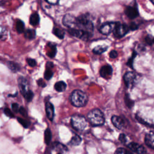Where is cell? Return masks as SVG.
I'll use <instances>...</instances> for the list:
<instances>
[{"mask_svg": "<svg viewBox=\"0 0 154 154\" xmlns=\"http://www.w3.org/2000/svg\"><path fill=\"white\" fill-rule=\"evenodd\" d=\"M70 100L72 104L75 106L81 107L87 104L88 97L84 91L79 90H75L71 93Z\"/></svg>", "mask_w": 154, "mask_h": 154, "instance_id": "6da1fadb", "label": "cell"}, {"mask_svg": "<svg viewBox=\"0 0 154 154\" xmlns=\"http://www.w3.org/2000/svg\"><path fill=\"white\" fill-rule=\"evenodd\" d=\"M76 27L91 34L94 28L93 24L89 19L88 15L85 14H81L76 18Z\"/></svg>", "mask_w": 154, "mask_h": 154, "instance_id": "7a4b0ae2", "label": "cell"}, {"mask_svg": "<svg viewBox=\"0 0 154 154\" xmlns=\"http://www.w3.org/2000/svg\"><path fill=\"white\" fill-rule=\"evenodd\" d=\"M87 119L93 126L102 125L105 122V117L103 112L97 108L91 110L87 114Z\"/></svg>", "mask_w": 154, "mask_h": 154, "instance_id": "3957f363", "label": "cell"}, {"mask_svg": "<svg viewBox=\"0 0 154 154\" xmlns=\"http://www.w3.org/2000/svg\"><path fill=\"white\" fill-rule=\"evenodd\" d=\"M71 124L77 131H84L88 127V122L86 119L79 115H73L71 118Z\"/></svg>", "mask_w": 154, "mask_h": 154, "instance_id": "277c9868", "label": "cell"}, {"mask_svg": "<svg viewBox=\"0 0 154 154\" xmlns=\"http://www.w3.org/2000/svg\"><path fill=\"white\" fill-rule=\"evenodd\" d=\"M129 31V28L127 25L121 24L120 23L117 22L113 31V34L116 37L120 38L126 35Z\"/></svg>", "mask_w": 154, "mask_h": 154, "instance_id": "5b68a950", "label": "cell"}, {"mask_svg": "<svg viewBox=\"0 0 154 154\" xmlns=\"http://www.w3.org/2000/svg\"><path fill=\"white\" fill-rule=\"evenodd\" d=\"M68 31L70 33V34L73 35V37L82 39L84 40H88L92 35L91 34H90L87 32H85L81 29H76V28L69 29Z\"/></svg>", "mask_w": 154, "mask_h": 154, "instance_id": "8992f818", "label": "cell"}, {"mask_svg": "<svg viewBox=\"0 0 154 154\" xmlns=\"http://www.w3.org/2000/svg\"><path fill=\"white\" fill-rule=\"evenodd\" d=\"M117 23L115 22H106L103 23L99 28L100 32L104 35H108L111 32H113Z\"/></svg>", "mask_w": 154, "mask_h": 154, "instance_id": "52a82bcc", "label": "cell"}, {"mask_svg": "<svg viewBox=\"0 0 154 154\" xmlns=\"http://www.w3.org/2000/svg\"><path fill=\"white\" fill-rule=\"evenodd\" d=\"M125 84L128 88H132L137 80V75L132 72H128L126 73L123 77Z\"/></svg>", "mask_w": 154, "mask_h": 154, "instance_id": "ba28073f", "label": "cell"}, {"mask_svg": "<svg viewBox=\"0 0 154 154\" xmlns=\"http://www.w3.org/2000/svg\"><path fill=\"white\" fill-rule=\"evenodd\" d=\"M64 25L68 27L69 29L76 28V18L70 14H66L63 19Z\"/></svg>", "mask_w": 154, "mask_h": 154, "instance_id": "9c48e42d", "label": "cell"}, {"mask_svg": "<svg viewBox=\"0 0 154 154\" xmlns=\"http://www.w3.org/2000/svg\"><path fill=\"white\" fill-rule=\"evenodd\" d=\"M18 85L20 91L23 96H25L27 93H28L31 91L29 89V85L27 80L22 76L19 78Z\"/></svg>", "mask_w": 154, "mask_h": 154, "instance_id": "30bf717a", "label": "cell"}, {"mask_svg": "<svg viewBox=\"0 0 154 154\" xmlns=\"http://www.w3.org/2000/svg\"><path fill=\"white\" fill-rule=\"evenodd\" d=\"M100 75L105 79H109L112 76V68L111 66L106 64L102 66L100 69Z\"/></svg>", "mask_w": 154, "mask_h": 154, "instance_id": "8fae6325", "label": "cell"}, {"mask_svg": "<svg viewBox=\"0 0 154 154\" xmlns=\"http://www.w3.org/2000/svg\"><path fill=\"white\" fill-rule=\"evenodd\" d=\"M128 147L130 149V150L137 154H143L145 152V149L143 146L135 142L129 143L128 144Z\"/></svg>", "mask_w": 154, "mask_h": 154, "instance_id": "7c38bea8", "label": "cell"}, {"mask_svg": "<svg viewBox=\"0 0 154 154\" xmlns=\"http://www.w3.org/2000/svg\"><path fill=\"white\" fill-rule=\"evenodd\" d=\"M111 122L113 124V125L119 129H122L125 125V122L124 120L121 117L117 116H112Z\"/></svg>", "mask_w": 154, "mask_h": 154, "instance_id": "4fadbf2b", "label": "cell"}, {"mask_svg": "<svg viewBox=\"0 0 154 154\" xmlns=\"http://www.w3.org/2000/svg\"><path fill=\"white\" fill-rule=\"evenodd\" d=\"M144 141L148 147L154 149V132L151 131L147 133L144 137Z\"/></svg>", "mask_w": 154, "mask_h": 154, "instance_id": "5bb4252c", "label": "cell"}, {"mask_svg": "<svg viewBox=\"0 0 154 154\" xmlns=\"http://www.w3.org/2000/svg\"><path fill=\"white\" fill-rule=\"evenodd\" d=\"M45 110L48 118L52 121L54 117V108L52 103L47 102L45 105Z\"/></svg>", "mask_w": 154, "mask_h": 154, "instance_id": "9a60e30c", "label": "cell"}, {"mask_svg": "<svg viewBox=\"0 0 154 154\" xmlns=\"http://www.w3.org/2000/svg\"><path fill=\"white\" fill-rule=\"evenodd\" d=\"M125 13L126 16L130 19H134L138 16V11L137 9L134 7L129 6L127 7L125 10Z\"/></svg>", "mask_w": 154, "mask_h": 154, "instance_id": "2e32d148", "label": "cell"}, {"mask_svg": "<svg viewBox=\"0 0 154 154\" xmlns=\"http://www.w3.org/2000/svg\"><path fill=\"white\" fill-rule=\"evenodd\" d=\"M55 89L58 92H63L66 88V84L64 81H58L54 85Z\"/></svg>", "mask_w": 154, "mask_h": 154, "instance_id": "e0dca14e", "label": "cell"}, {"mask_svg": "<svg viewBox=\"0 0 154 154\" xmlns=\"http://www.w3.org/2000/svg\"><path fill=\"white\" fill-rule=\"evenodd\" d=\"M35 35H36L35 31L34 29H27L25 31V33H24L25 37L29 40L34 39L35 37Z\"/></svg>", "mask_w": 154, "mask_h": 154, "instance_id": "ac0fdd59", "label": "cell"}, {"mask_svg": "<svg viewBox=\"0 0 154 154\" xmlns=\"http://www.w3.org/2000/svg\"><path fill=\"white\" fill-rule=\"evenodd\" d=\"M40 21V17L37 13H34L31 15L29 18V23L31 25L35 26L37 25Z\"/></svg>", "mask_w": 154, "mask_h": 154, "instance_id": "d6986e66", "label": "cell"}, {"mask_svg": "<svg viewBox=\"0 0 154 154\" xmlns=\"http://www.w3.org/2000/svg\"><path fill=\"white\" fill-rule=\"evenodd\" d=\"M107 48H108V46L105 45H99L96 46L93 49V52L96 54H101L105 51H106L107 50Z\"/></svg>", "mask_w": 154, "mask_h": 154, "instance_id": "ffe728a7", "label": "cell"}, {"mask_svg": "<svg viewBox=\"0 0 154 154\" xmlns=\"http://www.w3.org/2000/svg\"><path fill=\"white\" fill-rule=\"evenodd\" d=\"M7 66L12 71L14 72H16L17 71H19L20 69L19 65L17 63H16L14 62H12V61H8L7 63Z\"/></svg>", "mask_w": 154, "mask_h": 154, "instance_id": "44dd1931", "label": "cell"}, {"mask_svg": "<svg viewBox=\"0 0 154 154\" xmlns=\"http://www.w3.org/2000/svg\"><path fill=\"white\" fill-rule=\"evenodd\" d=\"M82 141L81 138L78 135H75L72 137L70 141V144L72 146H78Z\"/></svg>", "mask_w": 154, "mask_h": 154, "instance_id": "7402d4cb", "label": "cell"}, {"mask_svg": "<svg viewBox=\"0 0 154 154\" xmlns=\"http://www.w3.org/2000/svg\"><path fill=\"white\" fill-rule=\"evenodd\" d=\"M16 30L17 31L18 33H22L24 31V29H25V25L24 23L23 22V21H22L21 20L18 19L16 22Z\"/></svg>", "mask_w": 154, "mask_h": 154, "instance_id": "603a6c76", "label": "cell"}, {"mask_svg": "<svg viewBox=\"0 0 154 154\" xmlns=\"http://www.w3.org/2000/svg\"><path fill=\"white\" fill-rule=\"evenodd\" d=\"M51 137H52L51 131L49 128H48L45 131V142L46 144H49L50 143L51 140Z\"/></svg>", "mask_w": 154, "mask_h": 154, "instance_id": "cb8c5ba5", "label": "cell"}, {"mask_svg": "<svg viewBox=\"0 0 154 154\" xmlns=\"http://www.w3.org/2000/svg\"><path fill=\"white\" fill-rule=\"evenodd\" d=\"M53 33L59 38L62 39L64 37V32L63 30L60 28H54L53 30Z\"/></svg>", "mask_w": 154, "mask_h": 154, "instance_id": "d4e9b609", "label": "cell"}, {"mask_svg": "<svg viewBox=\"0 0 154 154\" xmlns=\"http://www.w3.org/2000/svg\"><path fill=\"white\" fill-rule=\"evenodd\" d=\"M50 50L48 53V55L51 57V58H53L55 57V54H56V52H57V49H56V46L54 45H50Z\"/></svg>", "mask_w": 154, "mask_h": 154, "instance_id": "484cf974", "label": "cell"}, {"mask_svg": "<svg viewBox=\"0 0 154 154\" xmlns=\"http://www.w3.org/2000/svg\"><path fill=\"white\" fill-rule=\"evenodd\" d=\"M54 148L55 149H58L60 151H64V150H67V149L66 147V146H64L63 144L60 143H55L54 144Z\"/></svg>", "mask_w": 154, "mask_h": 154, "instance_id": "4316f807", "label": "cell"}, {"mask_svg": "<svg viewBox=\"0 0 154 154\" xmlns=\"http://www.w3.org/2000/svg\"><path fill=\"white\" fill-rule=\"evenodd\" d=\"M125 103L126 104V105L129 107V108H131L133 106L134 102L131 99L129 96L128 94H126L125 97Z\"/></svg>", "mask_w": 154, "mask_h": 154, "instance_id": "83f0119b", "label": "cell"}, {"mask_svg": "<svg viewBox=\"0 0 154 154\" xmlns=\"http://www.w3.org/2000/svg\"><path fill=\"white\" fill-rule=\"evenodd\" d=\"M114 154H133V153L124 148H118L115 151Z\"/></svg>", "mask_w": 154, "mask_h": 154, "instance_id": "f1b7e54d", "label": "cell"}, {"mask_svg": "<svg viewBox=\"0 0 154 154\" xmlns=\"http://www.w3.org/2000/svg\"><path fill=\"white\" fill-rule=\"evenodd\" d=\"M53 75H54L53 72L51 70L48 69L45 71V72L44 73V77L46 80H49L50 79H51Z\"/></svg>", "mask_w": 154, "mask_h": 154, "instance_id": "f546056e", "label": "cell"}, {"mask_svg": "<svg viewBox=\"0 0 154 154\" xmlns=\"http://www.w3.org/2000/svg\"><path fill=\"white\" fill-rule=\"evenodd\" d=\"M17 120L24 128H27L29 126V123L26 120H25L22 118H20V117L17 118Z\"/></svg>", "mask_w": 154, "mask_h": 154, "instance_id": "4dcf8cb0", "label": "cell"}, {"mask_svg": "<svg viewBox=\"0 0 154 154\" xmlns=\"http://www.w3.org/2000/svg\"><path fill=\"white\" fill-rule=\"evenodd\" d=\"M4 114H5L7 116H8V117H10V118H13V117H14L13 113L11 112V111L9 108H5V109H4Z\"/></svg>", "mask_w": 154, "mask_h": 154, "instance_id": "1f68e13d", "label": "cell"}, {"mask_svg": "<svg viewBox=\"0 0 154 154\" xmlns=\"http://www.w3.org/2000/svg\"><path fill=\"white\" fill-rule=\"evenodd\" d=\"M33 96H34V93H32V91L31 90L28 93H27L25 96L24 97L25 98V99L28 101V102H30L32 100V98H33Z\"/></svg>", "mask_w": 154, "mask_h": 154, "instance_id": "d6a6232c", "label": "cell"}, {"mask_svg": "<svg viewBox=\"0 0 154 154\" xmlns=\"http://www.w3.org/2000/svg\"><path fill=\"white\" fill-rule=\"evenodd\" d=\"M119 140L122 143H124L125 144L126 142H127V137H126V135L124 134H121L119 135Z\"/></svg>", "mask_w": 154, "mask_h": 154, "instance_id": "836d02e7", "label": "cell"}, {"mask_svg": "<svg viewBox=\"0 0 154 154\" xmlns=\"http://www.w3.org/2000/svg\"><path fill=\"white\" fill-rule=\"evenodd\" d=\"M26 61L28 64V65L31 67H34L36 65V61H35V60L32 59V58H27L26 59Z\"/></svg>", "mask_w": 154, "mask_h": 154, "instance_id": "e575fe53", "label": "cell"}, {"mask_svg": "<svg viewBox=\"0 0 154 154\" xmlns=\"http://www.w3.org/2000/svg\"><path fill=\"white\" fill-rule=\"evenodd\" d=\"M11 108H12V110L14 111V112H18L19 111V105H18V104L17 103H12V105H11Z\"/></svg>", "mask_w": 154, "mask_h": 154, "instance_id": "d590c367", "label": "cell"}, {"mask_svg": "<svg viewBox=\"0 0 154 154\" xmlns=\"http://www.w3.org/2000/svg\"><path fill=\"white\" fill-rule=\"evenodd\" d=\"M109 57L111 58H116L118 56V54H117V52L115 50H112L109 54Z\"/></svg>", "mask_w": 154, "mask_h": 154, "instance_id": "8d00e7d4", "label": "cell"}, {"mask_svg": "<svg viewBox=\"0 0 154 154\" xmlns=\"http://www.w3.org/2000/svg\"><path fill=\"white\" fill-rule=\"evenodd\" d=\"M19 112L22 116H27V112H26V109H25L23 107H22V106L19 108Z\"/></svg>", "mask_w": 154, "mask_h": 154, "instance_id": "74e56055", "label": "cell"}, {"mask_svg": "<svg viewBox=\"0 0 154 154\" xmlns=\"http://www.w3.org/2000/svg\"><path fill=\"white\" fill-rule=\"evenodd\" d=\"M129 28V29H132V30L137 29L138 28V25H137L136 23H131Z\"/></svg>", "mask_w": 154, "mask_h": 154, "instance_id": "f35d334b", "label": "cell"}, {"mask_svg": "<svg viewBox=\"0 0 154 154\" xmlns=\"http://www.w3.org/2000/svg\"><path fill=\"white\" fill-rule=\"evenodd\" d=\"M37 84L39 86H40L42 87H44L46 85V84L43 81V80L42 79H40L37 81Z\"/></svg>", "mask_w": 154, "mask_h": 154, "instance_id": "ab89813d", "label": "cell"}, {"mask_svg": "<svg viewBox=\"0 0 154 154\" xmlns=\"http://www.w3.org/2000/svg\"><path fill=\"white\" fill-rule=\"evenodd\" d=\"M46 2L50 4H52V5H56L58 3V1L57 0H47Z\"/></svg>", "mask_w": 154, "mask_h": 154, "instance_id": "60d3db41", "label": "cell"}, {"mask_svg": "<svg viewBox=\"0 0 154 154\" xmlns=\"http://www.w3.org/2000/svg\"><path fill=\"white\" fill-rule=\"evenodd\" d=\"M150 2H151L154 5V1H150Z\"/></svg>", "mask_w": 154, "mask_h": 154, "instance_id": "b9f144b4", "label": "cell"}, {"mask_svg": "<svg viewBox=\"0 0 154 154\" xmlns=\"http://www.w3.org/2000/svg\"><path fill=\"white\" fill-rule=\"evenodd\" d=\"M153 42H154V38H153Z\"/></svg>", "mask_w": 154, "mask_h": 154, "instance_id": "7bdbcfd3", "label": "cell"}, {"mask_svg": "<svg viewBox=\"0 0 154 154\" xmlns=\"http://www.w3.org/2000/svg\"><path fill=\"white\" fill-rule=\"evenodd\" d=\"M58 154H61V153H58Z\"/></svg>", "mask_w": 154, "mask_h": 154, "instance_id": "ee69618b", "label": "cell"}]
</instances>
